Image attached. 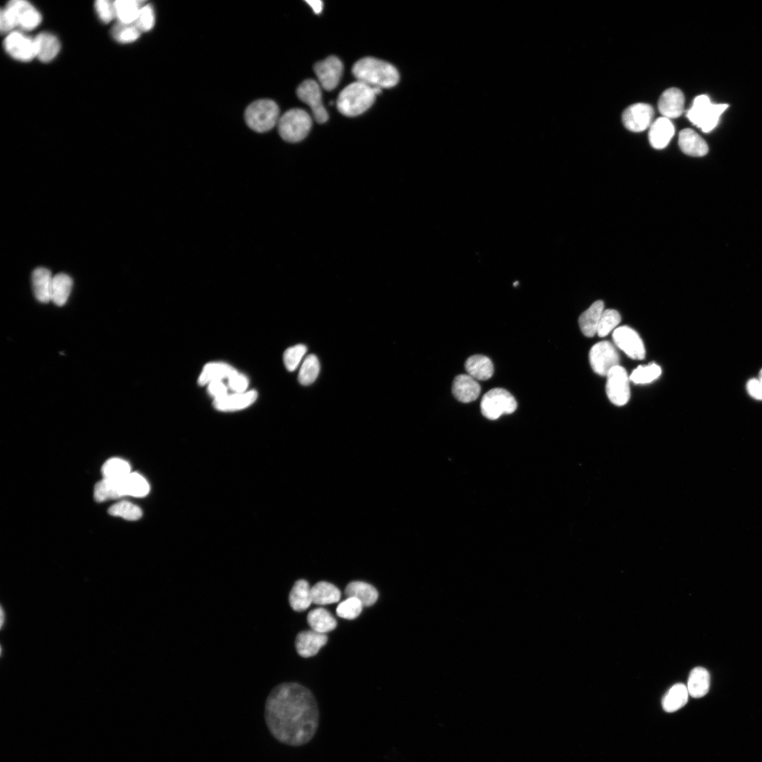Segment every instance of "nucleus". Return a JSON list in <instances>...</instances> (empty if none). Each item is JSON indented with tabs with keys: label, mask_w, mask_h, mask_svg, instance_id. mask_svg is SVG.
Masks as SVG:
<instances>
[{
	"label": "nucleus",
	"mask_w": 762,
	"mask_h": 762,
	"mask_svg": "<svg viewBox=\"0 0 762 762\" xmlns=\"http://www.w3.org/2000/svg\"><path fill=\"white\" fill-rule=\"evenodd\" d=\"M279 114V108L274 101L260 100L247 108L245 119L251 130L264 133L272 130L278 123Z\"/></svg>",
	"instance_id": "423d86ee"
},
{
	"label": "nucleus",
	"mask_w": 762,
	"mask_h": 762,
	"mask_svg": "<svg viewBox=\"0 0 762 762\" xmlns=\"http://www.w3.org/2000/svg\"><path fill=\"white\" fill-rule=\"evenodd\" d=\"M452 392L458 401L469 403L478 399L481 387L478 380L468 374H461L455 378Z\"/></svg>",
	"instance_id": "a211bd4d"
},
{
	"label": "nucleus",
	"mask_w": 762,
	"mask_h": 762,
	"mask_svg": "<svg viewBox=\"0 0 762 762\" xmlns=\"http://www.w3.org/2000/svg\"><path fill=\"white\" fill-rule=\"evenodd\" d=\"M312 126L310 115L304 110L292 109L286 112L280 118L278 129L280 137L291 143H297L304 140L309 135Z\"/></svg>",
	"instance_id": "39448f33"
},
{
	"label": "nucleus",
	"mask_w": 762,
	"mask_h": 762,
	"mask_svg": "<svg viewBox=\"0 0 762 762\" xmlns=\"http://www.w3.org/2000/svg\"><path fill=\"white\" fill-rule=\"evenodd\" d=\"M746 387L751 397L757 400H762V384L759 378L750 379Z\"/></svg>",
	"instance_id": "3c124183"
},
{
	"label": "nucleus",
	"mask_w": 762,
	"mask_h": 762,
	"mask_svg": "<svg viewBox=\"0 0 762 762\" xmlns=\"http://www.w3.org/2000/svg\"><path fill=\"white\" fill-rule=\"evenodd\" d=\"M607 393L611 402L617 406L628 402L630 397L629 380L623 367L617 366L608 373Z\"/></svg>",
	"instance_id": "9d476101"
},
{
	"label": "nucleus",
	"mask_w": 762,
	"mask_h": 762,
	"mask_svg": "<svg viewBox=\"0 0 762 762\" xmlns=\"http://www.w3.org/2000/svg\"><path fill=\"white\" fill-rule=\"evenodd\" d=\"M320 373L319 359L314 355H309L304 361L299 373V382L303 386H309L315 382Z\"/></svg>",
	"instance_id": "4c0bfd02"
},
{
	"label": "nucleus",
	"mask_w": 762,
	"mask_h": 762,
	"mask_svg": "<svg viewBox=\"0 0 762 762\" xmlns=\"http://www.w3.org/2000/svg\"><path fill=\"white\" fill-rule=\"evenodd\" d=\"M675 134V128L670 119L658 118L650 126L649 139L652 146L657 150L669 145Z\"/></svg>",
	"instance_id": "6ab92c4d"
},
{
	"label": "nucleus",
	"mask_w": 762,
	"mask_h": 762,
	"mask_svg": "<svg viewBox=\"0 0 762 762\" xmlns=\"http://www.w3.org/2000/svg\"><path fill=\"white\" fill-rule=\"evenodd\" d=\"M592 369L598 375L605 376L614 367L619 366L620 358L614 346L605 341L596 344L589 353Z\"/></svg>",
	"instance_id": "1a4fd4ad"
},
{
	"label": "nucleus",
	"mask_w": 762,
	"mask_h": 762,
	"mask_svg": "<svg viewBox=\"0 0 762 762\" xmlns=\"http://www.w3.org/2000/svg\"><path fill=\"white\" fill-rule=\"evenodd\" d=\"M306 352L307 347L304 344H297L289 348L283 357L285 367L291 372L295 371Z\"/></svg>",
	"instance_id": "c03bdc74"
},
{
	"label": "nucleus",
	"mask_w": 762,
	"mask_h": 762,
	"mask_svg": "<svg viewBox=\"0 0 762 762\" xmlns=\"http://www.w3.org/2000/svg\"><path fill=\"white\" fill-rule=\"evenodd\" d=\"M689 692L685 685L678 683L674 685L663 698L662 707L666 712H675L683 707L688 702Z\"/></svg>",
	"instance_id": "bb28decb"
},
{
	"label": "nucleus",
	"mask_w": 762,
	"mask_h": 762,
	"mask_svg": "<svg viewBox=\"0 0 762 762\" xmlns=\"http://www.w3.org/2000/svg\"><path fill=\"white\" fill-rule=\"evenodd\" d=\"M327 642L326 634L307 630L298 634L295 646L301 656L309 658L316 655Z\"/></svg>",
	"instance_id": "f3484780"
},
{
	"label": "nucleus",
	"mask_w": 762,
	"mask_h": 762,
	"mask_svg": "<svg viewBox=\"0 0 762 762\" xmlns=\"http://www.w3.org/2000/svg\"><path fill=\"white\" fill-rule=\"evenodd\" d=\"M679 146L685 154L692 157H703L709 152L707 142L690 129H685L681 132Z\"/></svg>",
	"instance_id": "412c9836"
},
{
	"label": "nucleus",
	"mask_w": 762,
	"mask_h": 762,
	"mask_svg": "<svg viewBox=\"0 0 762 762\" xmlns=\"http://www.w3.org/2000/svg\"><path fill=\"white\" fill-rule=\"evenodd\" d=\"M621 321L620 313L614 309H607L603 312L597 329L599 337L603 338L609 335Z\"/></svg>",
	"instance_id": "37998d69"
},
{
	"label": "nucleus",
	"mask_w": 762,
	"mask_h": 762,
	"mask_svg": "<svg viewBox=\"0 0 762 762\" xmlns=\"http://www.w3.org/2000/svg\"><path fill=\"white\" fill-rule=\"evenodd\" d=\"M759 380H760V382H761V384H762V369L761 370V371H760V373H759Z\"/></svg>",
	"instance_id": "5fc2aeb1"
},
{
	"label": "nucleus",
	"mask_w": 762,
	"mask_h": 762,
	"mask_svg": "<svg viewBox=\"0 0 762 762\" xmlns=\"http://www.w3.org/2000/svg\"><path fill=\"white\" fill-rule=\"evenodd\" d=\"M289 601L293 609L298 612L310 607L313 603L311 587L307 581L300 580L295 583L291 592Z\"/></svg>",
	"instance_id": "c85d7f7f"
},
{
	"label": "nucleus",
	"mask_w": 762,
	"mask_h": 762,
	"mask_svg": "<svg viewBox=\"0 0 762 762\" xmlns=\"http://www.w3.org/2000/svg\"><path fill=\"white\" fill-rule=\"evenodd\" d=\"M727 108V104H713L706 95H698L687 111V117L698 128L708 133L715 128Z\"/></svg>",
	"instance_id": "20e7f679"
},
{
	"label": "nucleus",
	"mask_w": 762,
	"mask_h": 762,
	"mask_svg": "<svg viewBox=\"0 0 762 762\" xmlns=\"http://www.w3.org/2000/svg\"><path fill=\"white\" fill-rule=\"evenodd\" d=\"M264 718L271 736L292 747L309 743L320 725V710L312 692L297 683H284L267 697Z\"/></svg>",
	"instance_id": "f257e3e1"
},
{
	"label": "nucleus",
	"mask_w": 762,
	"mask_h": 762,
	"mask_svg": "<svg viewBox=\"0 0 762 762\" xmlns=\"http://www.w3.org/2000/svg\"><path fill=\"white\" fill-rule=\"evenodd\" d=\"M321 87L315 81L308 79L300 85L297 92L299 99L311 108L315 121L324 124L329 117L323 104Z\"/></svg>",
	"instance_id": "6e6552de"
},
{
	"label": "nucleus",
	"mask_w": 762,
	"mask_h": 762,
	"mask_svg": "<svg viewBox=\"0 0 762 762\" xmlns=\"http://www.w3.org/2000/svg\"><path fill=\"white\" fill-rule=\"evenodd\" d=\"M613 338L617 346L630 358L636 360L645 358L644 343L640 335L633 329L627 326L618 328L614 331Z\"/></svg>",
	"instance_id": "f8f14e48"
},
{
	"label": "nucleus",
	"mask_w": 762,
	"mask_h": 762,
	"mask_svg": "<svg viewBox=\"0 0 762 762\" xmlns=\"http://www.w3.org/2000/svg\"><path fill=\"white\" fill-rule=\"evenodd\" d=\"M307 621L312 630L326 634L335 629L337 621L331 614L325 609L319 608L310 612Z\"/></svg>",
	"instance_id": "473e14b6"
},
{
	"label": "nucleus",
	"mask_w": 762,
	"mask_h": 762,
	"mask_svg": "<svg viewBox=\"0 0 762 762\" xmlns=\"http://www.w3.org/2000/svg\"><path fill=\"white\" fill-rule=\"evenodd\" d=\"M37 57L43 62L52 61L59 54L61 45L58 39L47 32L39 35L35 39Z\"/></svg>",
	"instance_id": "393cba45"
},
{
	"label": "nucleus",
	"mask_w": 762,
	"mask_h": 762,
	"mask_svg": "<svg viewBox=\"0 0 762 762\" xmlns=\"http://www.w3.org/2000/svg\"><path fill=\"white\" fill-rule=\"evenodd\" d=\"M110 515L115 517H120L127 520L135 521L142 516L140 507L130 502L122 501L111 506L109 509Z\"/></svg>",
	"instance_id": "a19ab883"
},
{
	"label": "nucleus",
	"mask_w": 762,
	"mask_h": 762,
	"mask_svg": "<svg viewBox=\"0 0 762 762\" xmlns=\"http://www.w3.org/2000/svg\"><path fill=\"white\" fill-rule=\"evenodd\" d=\"M141 31L135 23L118 22L112 30V36L118 43L127 44L135 42L141 36Z\"/></svg>",
	"instance_id": "58836bf2"
},
{
	"label": "nucleus",
	"mask_w": 762,
	"mask_h": 762,
	"mask_svg": "<svg viewBox=\"0 0 762 762\" xmlns=\"http://www.w3.org/2000/svg\"><path fill=\"white\" fill-rule=\"evenodd\" d=\"M345 594L347 597L358 598L366 607L373 606L378 598V591L374 587L361 581L348 584L345 589Z\"/></svg>",
	"instance_id": "cd10ccee"
},
{
	"label": "nucleus",
	"mask_w": 762,
	"mask_h": 762,
	"mask_svg": "<svg viewBox=\"0 0 762 762\" xmlns=\"http://www.w3.org/2000/svg\"><path fill=\"white\" fill-rule=\"evenodd\" d=\"M306 3L315 14H320L323 11L324 3L321 0H307Z\"/></svg>",
	"instance_id": "603ef678"
},
{
	"label": "nucleus",
	"mask_w": 762,
	"mask_h": 762,
	"mask_svg": "<svg viewBox=\"0 0 762 762\" xmlns=\"http://www.w3.org/2000/svg\"><path fill=\"white\" fill-rule=\"evenodd\" d=\"M375 97L372 87L358 81L348 85L340 92L337 108L344 116L356 117L372 106Z\"/></svg>",
	"instance_id": "7ed1b4c3"
},
{
	"label": "nucleus",
	"mask_w": 762,
	"mask_h": 762,
	"mask_svg": "<svg viewBox=\"0 0 762 762\" xmlns=\"http://www.w3.org/2000/svg\"><path fill=\"white\" fill-rule=\"evenodd\" d=\"M353 74L358 81L371 87L390 88L400 81L397 69L391 63L373 57H364L358 61Z\"/></svg>",
	"instance_id": "f03ea898"
},
{
	"label": "nucleus",
	"mask_w": 762,
	"mask_h": 762,
	"mask_svg": "<svg viewBox=\"0 0 762 762\" xmlns=\"http://www.w3.org/2000/svg\"><path fill=\"white\" fill-rule=\"evenodd\" d=\"M121 481L104 479L95 487V499L99 502H104L124 496Z\"/></svg>",
	"instance_id": "c9c22d12"
},
{
	"label": "nucleus",
	"mask_w": 762,
	"mask_h": 762,
	"mask_svg": "<svg viewBox=\"0 0 762 762\" xmlns=\"http://www.w3.org/2000/svg\"><path fill=\"white\" fill-rule=\"evenodd\" d=\"M143 2L136 0H117L114 2L115 14L119 22L134 23L139 14Z\"/></svg>",
	"instance_id": "72a5a7b5"
},
{
	"label": "nucleus",
	"mask_w": 762,
	"mask_h": 762,
	"mask_svg": "<svg viewBox=\"0 0 762 762\" xmlns=\"http://www.w3.org/2000/svg\"><path fill=\"white\" fill-rule=\"evenodd\" d=\"M654 116L653 108L646 104H637L628 107L623 114V122L626 128L633 133H642L652 124Z\"/></svg>",
	"instance_id": "4468645a"
},
{
	"label": "nucleus",
	"mask_w": 762,
	"mask_h": 762,
	"mask_svg": "<svg viewBox=\"0 0 762 762\" xmlns=\"http://www.w3.org/2000/svg\"><path fill=\"white\" fill-rule=\"evenodd\" d=\"M313 603L317 605H328L337 603L341 597L339 589L331 583L320 582L311 587Z\"/></svg>",
	"instance_id": "7c9ffc66"
},
{
	"label": "nucleus",
	"mask_w": 762,
	"mask_h": 762,
	"mask_svg": "<svg viewBox=\"0 0 762 762\" xmlns=\"http://www.w3.org/2000/svg\"><path fill=\"white\" fill-rule=\"evenodd\" d=\"M465 369L468 375L476 380H487L494 373V367L491 360L485 355H473L465 362Z\"/></svg>",
	"instance_id": "b1692460"
},
{
	"label": "nucleus",
	"mask_w": 762,
	"mask_h": 762,
	"mask_svg": "<svg viewBox=\"0 0 762 762\" xmlns=\"http://www.w3.org/2000/svg\"><path fill=\"white\" fill-rule=\"evenodd\" d=\"M208 392L214 400L224 398L228 395V389L222 380H215L208 384Z\"/></svg>",
	"instance_id": "8fccbe9b"
},
{
	"label": "nucleus",
	"mask_w": 762,
	"mask_h": 762,
	"mask_svg": "<svg viewBox=\"0 0 762 762\" xmlns=\"http://www.w3.org/2000/svg\"><path fill=\"white\" fill-rule=\"evenodd\" d=\"M104 479L121 481L130 474L131 467L125 460L113 458L108 460L102 468Z\"/></svg>",
	"instance_id": "e433bc0d"
},
{
	"label": "nucleus",
	"mask_w": 762,
	"mask_h": 762,
	"mask_svg": "<svg viewBox=\"0 0 762 762\" xmlns=\"http://www.w3.org/2000/svg\"><path fill=\"white\" fill-rule=\"evenodd\" d=\"M16 27L17 26L14 18L5 8L1 10V15H0V28H1L2 33L10 34Z\"/></svg>",
	"instance_id": "09e8293b"
},
{
	"label": "nucleus",
	"mask_w": 762,
	"mask_h": 762,
	"mask_svg": "<svg viewBox=\"0 0 762 762\" xmlns=\"http://www.w3.org/2000/svg\"><path fill=\"white\" fill-rule=\"evenodd\" d=\"M72 279L67 274L59 273L53 277L51 301L59 306L65 305L71 294Z\"/></svg>",
	"instance_id": "c756f323"
},
{
	"label": "nucleus",
	"mask_w": 762,
	"mask_h": 762,
	"mask_svg": "<svg viewBox=\"0 0 762 762\" xmlns=\"http://www.w3.org/2000/svg\"><path fill=\"white\" fill-rule=\"evenodd\" d=\"M237 371L233 367L225 363H209L206 364L199 378V384L205 386L215 380L229 378Z\"/></svg>",
	"instance_id": "2f4dec72"
},
{
	"label": "nucleus",
	"mask_w": 762,
	"mask_h": 762,
	"mask_svg": "<svg viewBox=\"0 0 762 762\" xmlns=\"http://www.w3.org/2000/svg\"><path fill=\"white\" fill-rule=\"evenodd\" d=\"M364 606L356 598L348 597L338 605L337 615L344 619L354 620L362 613Z\"/></svg>",
	"instance_id": "79ce46f5"
},
{
	"label": "nucleus",
	"mask_w": 762,
	"mask_h": 762,
	"mask_svg": "<svg viewBox=\"0 0 762 762\" xmlns=\"http://www.w3.org/2000/svg\"><path fill=\"white\" fill-rule=\"evenodd\" d=\"M711 678L708 671L703 667H696L690 673L687 690L690 696L698 698L706 696L710 689Z\"/></svg>",
	"instance_id": "5701e85b"
},
{
	"label": "nucleus",
	"mask_w": 762,
	"mask_h": 762,
	"mask_svg": "<svg viewBox=\"0 0 762 762\" xmlns=\"http://www.w3.org/2000/svg\"><path fill=\"white\" fill-rule=\"evenodd\" d=\"M124 496L144 497L150 491V486L146 480L137 473H131L121 481Z\"/></svg>",
	"instance_id": "f704fd0d"
},
{
	"label": "nucleus",
	"mask_w": 762,
	"mask_h": 762,
	"mask_svg": "<svg viewBox=\"0 0 762 762\" xmlns=\"http://www.w3.org/2000/svg\"><path fill=\"white\" fill-rule=\"evenodd\" d=\"M228 384L235 393H244L248 387V380L244 375L237 372L228 378Z\"/></svg>",
	"instance_id": "de8ad7c7"
},
{
	"label": "nucleus",
	"mask_w": 762,
	"mask_h": 762,
	"mask_svg": "<svg viewBox=\"0 0 762 762\" xmlns=\"http://www.w3.org/2000/svg\"><path fill=\"white\" fill-rule=\"evenodd\" d=\"M95 8L101 20L106 23L111 22L116 17L114 3L108 0H98L95 2Z\"/></svg>",
	"instance_id": "49530a36"
},
{
	"label": "nucleus",
	"mask_w": 762,
	"mask_h": 762,
	"mask_svg": "<svg viewBox=\"0 0 762 762\" xmlns=\"http://www.w3.org/2000/svg\"><path fill=\"white\" fill-rule=\"evenodd\" d=\"M314 72L320 86L325 90L331 91L340 81L343 74V65L339 58L331 56L316 63Z\"/></svg>",
	"instance_id": "2eb2a0df"
},
{
	"label": "nucleus",
	"mask_w": 762,
	"mask_h": 762,
	"mask_svg": "<svg viewBox=\"0 0 762 762\" xmlns=\"http://www.w3.org/2000/svg\"><path fill=\"white\" fill-rule=\"evenodd\" d=\"M134 23L141 32L150 30L155 24V13L153 8L149 5L144 6Z\"/></svg>",
	"instance_id": "a18cd8bd"
},
{
	"label": "nucleus",
	"mask_w": 762,
	"mask_h": 762,
	"mask_svg": "<svg viewBox=\"0 0 762 762\" xmlns=\"http://www.w3.org/2000/svg\"><path fill=\"white\" fill-rule=\"evenodd\" d=\"M603 311H605V303L602 301H596L580 315L579 324L585 336L592 338L597 333L598 326Z\"/></svg>",
	"instance_id": "a878e982"
},
{
	"label": "nucleus",
	"mask_w": 762,
	"mask_h": 762,
	"mask_svg": "<svg viewBox=\"0 0 762 762\" xmlns=\"http://www.w3.org/2000/svg\"><path fill=\"white\" fill-rule=\"evenodd\" d=\"M258 393L251 391L244 393L227 395L224 398L214 400V407L222 411H235L244 409L255 402Z\"/></svg>",
	"instance_id": "aec40b11"
},
{
	"label": "nucleus",
	"mask_w": 762,
	"mask_h": 762,
	"mask_svg": "<svg viewBox=\"0 0 762 762\" xmlns=\"http://www.w3.org/2000/svg\"><path fill=\"white\" fill-rule=\"evenodd\" d=\"M4 48L8 55L20 61H30L37 57L35 39H31L19 31H13L7 36Z\"/></svg>",
	"instance_id": "9b49d317"
},
{
	"label": "nucleus",
	"mask_w": 762,
	"mask_h": 762,
	"mask_svg": "<svg viewBox=\"0 0 762 762\" xmlns=\"http://www.w3.org/2000/svg\"><path fill=\"white\" fill-rule=\"evenodd\" d=\"M684 106V94L676 88L665 90L661 95L658 104L663 117L670 119L679 117L683 113Z\"/></svg>",
	"instance_id": "dca6fc26"
},
{
	"label": "nucleus",
	"mask_w": 762,
	"mask_h": 762,
	"mask_svg": "<svg viewBox=\"0 0 762 762\" xmlns=\"http://www.w3.org/2000/svg\"><path fill=\"white\" fill-rule=\"evenodd\" d=\"M6 613L3 607H1V628L4 627Z\"/></svg>",
	"instance_id": "864d4df0"
},
{
	"label": "nucleus",
	"mask_w": 762,
	"mask_h": 762,
	"mask_svg": "<svg viewBox=\"0 0 762 762\" xmlns=\"http://www.w3.org/2000/svg\"><path fill=\"white\" fill-rule=\"evenodd\" d=\"M52 280L51 272L45 268H38L32 274L34 293L40 302L46 304L51 301Z\"/></svg>",
	"instance_id": "4be33fe9"
},
{
	"label": "nucleus",
	"mask_w": 762,
	"mask_h": 762,
	"mask_svg": "<svg viewBox=\"0 0 762 762\" xmlns=\"http://www.w3.org/2000/svg\"><path fill=\"white\" fill-rule=\"evenodd\" d=\"M518 408L514 396L502 389H494L487 393L481 402V411L485 418L496 420L502 416L511 415Z\"/></svg>",
	"instance_id": "0eeeda50"
},
{
	"label": "nucleus",
	"mask_w": 762,
	"mask_h": 762,
	"mask_svg": "<svg viewBox=\"0 0 762 762\" xmlns=\"http://www.w3.org/2000/svg\"><path fill=\"white\" fill-rule=\"evenodd\" d=\"M661 372V367L652 363L647 366H639L632 371L629 378L634 384H646L657 379Z\"/></svg>",
	"instance_id": "ea45409f"
},
{
	"label": "nucleus",
	"mask_w": 762,
	"mask_h": 762,
	"mask_svg": "<svg viewBox=\"0 0 762 762\" xmlns=\"http://www.w3.org/2000/svg\"><path fill=\"white\" fill-rule=\"evenodd\" d=\"M6 8L14 18L17 27L25 30L37 28L42 21L41 13L24 0H12Z\"/></svg>",
	"instance_id": "ddd939ff"
}]
</instances>
